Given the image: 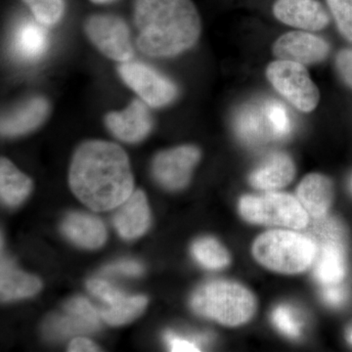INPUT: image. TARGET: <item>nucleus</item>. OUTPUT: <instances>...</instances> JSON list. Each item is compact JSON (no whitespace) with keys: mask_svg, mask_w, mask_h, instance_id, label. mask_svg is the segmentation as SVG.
Returning a JSON list of instances; mask_svg holds the SVG:
<instances>
[{"mask_svg":"<svg viewBox=\"0 0 352 352\" xmlns=\"http://www.w3.org/2000/svg\"><path fill=\"white\" fill-rule=\"evenodd\" d=\"M69 183L76 198L94 212L119 207L134 188L126 153L115 143L101 140L87 141L76 149Z\"/></svg>","mask_w":352,"mask_h":352,"instance_id":"nucleus-1","label":"nucleus"},{"mask_svg":"<svg viewBox=\"0 0 352 352\" xmlns=\"http://www.w3.org/2000/svg\"><path fill=\"white\" fill-rule=\"evenodd\" d=\"M138 45L152 57H173L200 38L201 19L192 0H135Z\"/></svg>","mask_w":352,"mask_h":352,"instance_id":"nucleus-2","label":"nucleus"},{"mask_svg":"<svg viewBox=\"0 0 352 352\" xmlns=\"http://www.w3.org/2000/svg\"><path fill=\"white\" fill-rule=\"evenodd\" d=\"M190 305L197 314L230 327L247 323L256 310L252 292L242 285L223 280L201 285L194 292Z\"/></svg>","mask_w":352,"mask_h":352,"instance_id":"nucleus-3","label":"nucleus"},{"mask_svg":"<svg viewBox=\"0 0 352 352\" xmlns=\"http://www.w3.org/2000/svg\"><path fill=\"white\" fill-rule=\"evenodd\" d=\"M317 247L307 235L273 230L254 241L252 254L264 267L283 274L303 272L314 263Z\"/></svg>","mask_w":352,"mask_h":352,"instance_id":"nucleus-4","label":"nucleus"},{"mask_svg":"<svg viewBox=\"0 0 352 352\" xmlns=\"http://www.w3.org/2000/svg\"><path fill=\"white\" fill-rule=\"evenodd\" d=\"M241 217L252 223L288 227L302 230L309 223V214L298 199L285 193L245 196L239 201Z\"/></svg>","mask_w":352,"mask_h":352,"instance_id":"nucleus-5","label":"nucleus"},{"mask_svg":"<svg viewBox=\"0 0 352 352\" xmlns=\"http://www.w3.org/2000/svg\"><path fill=\"white\" fill-rule=\"evenodd\" d=\"M266 76L280 94L302 112H311L318 104L320 94L307 69L296 62L278 60L270 64Z\"/></svg>","mask_w":352,"mask_h":352,"instance_id":"nucleus-6","label":"nucleus"},{"mask_svg":"<svg viewBox=\"0 0 352 352\" xmlns=\"http://www.w3.org/2000/svg\"><path fill=\"white\" fill-rule=\"evenodd\" d=\"M85 31L95 47L106 57L124 63L133 56L129 28L117 16L111 14L90 16L85 22Z\"/></svg>","mask_w":352,"mask_h":352,"instance_id":"nucleus-7","label":"nucleus"},{"mask_svg":"<svg viewBox=\"0 0 352 352\" xmlns=\"http://www.w3.org/2000/svg\"><path fill=\"white\" fill-rule=\"evenodd\" d=\"M119 73L122 80L151 107L168 105L177 95L175 83L147 65L124 62L120 65Z\"/></svg>","mask_w":352,"mask_h":352,"instance_id":"nucleus-8","label":"nucleus"},{"mask_svg":"<svg viewBox=\"0 0 352 352\" xmlns=\"http://www.w3.org/2000/svg\"><path fill=\"white\" fill-rule=\"evenodd\" d=\"M201 153L194 146H180L159 153L153 162V173L162 186L168 190L184 188L191 179L192 171Z\"/></svg>","mask_w":352,"mask_h":352,"instance_id":"nucleus-9","label":"nucleus"},{"mask_svg":"<svg viewBox=\"0 0 352 352\" xmlns=\"http://www.w3.org/2000/svg\"><path fill=\"white\" fill-rule=\"evenodd\" d=\"M329 51V44L324 39L303 32L285 34L273 45V53L280 60L302 65L323 61Z\"/></svg>","mask_w":352,"mask_h":352,"instance_id":"nucleus-10","label":"nucleus"},{"mask_svg":"<svg viewBox=\"0 0 352 352\" xmlns=\"http://www.w3.org/2000/svg\"><path fill=\"white\" fill-rule=\"evenodd\" d=\"M273 13L284 24L307 31H320L330 22L327 11L317 0H278Z\"/></svg>","mask_w":352,"mask_h":352,"instance_id":"nucleus-11","label":"nucleus"},{"mask_svg":"<svg viewBox=\"0 0 352 352\" xmlns=\"http://www.w3.org/2000/svg\"><path fill=\"white\" fill-rule=\"evenodd\" d=\"M106 124L120 140L136 143L151 131L152 118L145 102L134 100L124 110L108 113Z\"/></svg>","mask_w":352,"mask_h":352,"instance_id":"nucleus-12","label":"nucleus"},{"mask_svg":"<svg viewBox=\"0 0 352 352\" xmlns=\"http://www.w3.org/2000/svg\"><path fill=\"white\" fill-rule=\"evenodd\" d=\"M113 223L120 237L126 240L140 237L148 230L151 214L147 199L141 190L132 192L122 205L116 208Z\"/></svg>","mask_w":352,"mask_h":352,"instance_id":"nucleus-13","label":"nucleus"},{"mask_svg":"<svg viewBox=\"0 0 352 352\" xmlns=\"http://www.w3.org/2000/svg\"><path fill=\"white\" fill-rule=\"evenodd\" d=\"M45 25L32 20H23L14 30L11 48L14 56L23 62H36L45 54L50 38Z\"/></svg>","mask_w":352,"mask_h":352,"instance_id":"nucleus-14","label":"nucleus"},{"mask_svg":"<svg viewBox=\"0 0 352 352\" xmlns=\"http://www.w3.org/2000/svg\"><path fill=\"white\" fill-rule=\"evenodd\" d=\"M50 112V103L43 97H34L19 107L6 113L1 119L2 135L14 138L36 129Z\"/></svg>","mask_w":352,"mask_h":352,"instance_id":"nucleus-15","label":"nucleus"},{"mask_svg":"<svg viewBox=\"0 0 352 352\" xmlns=\"http://www.w3.org/2000/svg\"><path fill=\"white\" fill-rule=\"evenodd\" d=\"M64 235L74 244L85 249H97L106 242L107 232L103 222L94 215L72 212L61 224Z\"/></svg>","mask_w":352,"mask_h":352,"instance_id":"nucleus-16","label":"nucleus"},{"mask_svg":"<svg viewBox=\"0 0 352 352\" xmlns=\"http://www.w3.org/2000/svg\"><path fill=\"white\" fill-rule=\"evenodd\" d=\"M316 247L315 277L323 285L340 283L346 271V241H326Z\"/></svg>","mask_w":352,"mask_h":352,"instance_id":"nucleus-17","label":"nucleus"},{"mask_svg":"<svg viewBox=\"0 0 352 352\" xmlns=\"http://www.w3.org/2000/svg\"><path fill=\"white\" fill-rule=\"evenodd\" d=\"M296 195L312 219H320L327 215L332 205L333 184L326 176L311 173L298 185Z\"/></svg>","mask_w":352,"mask_h":352,"instance_id":"nucleus-18","label":"nucleus"},{"mask_svg":"<svg viewBox=\"0 0 352 352\" xmlns=\"http://www.w3.org/2000/svg\"><path fill=\"white\" fill-rule=\"evenodd\" d=\"M295 164L284 153L270 155L250 177L254 188L273 191L283 188L295 177Z\"/></svg>","mask_w":352,"mask_h":352,"instance_id":"nucleus-19","label":"nucleus"},{"mask_svg":"<svg viewBox=\"0 0 352 352\" xmlns=\"http://www.w3.org/2000/svg\"><path fill=\"white\" fill-rule=\"evenodd\" d=\"M41 289L38 277L23 272L7 256H1L0 265V296L2 302L20 300L36 295Z\"/></svg>","mask_w":352,"mask_h":352,"instance_id":"nucleus-20","label":"nucleus"},{"mask_svg":"<svg viewBox=\"0 0 352 352\" xmlns=\"http://www.w3.org/2000/svg\"><path fill=\"white\" fill-rule=\"evenodd\" d=\"M32 180L6 157L0 162V196L9 207H17L31 193Z\"/></svg>","mask_w":352,"mask_h":352,"instance_id":"nucleus-21","label":"nucleus"},{"mask_svg":"<svg viewBox=\"0 0 352 352\" xmlns=\"http://www.w3.org/2000/svg\"><path fill=\"white\" fill-rule=\"evenodd\" d=\"M238 136L248 144H259L274 136L270 122L263 112L256 107H247L238 113L235 120Z\"/></svg>","mask_w":352,"mask_h":352,"instance_id":"nucleus-22","label":"nucleus"},{"mask_svg":"<svg viewBox=\"0 0 352 352\" xmlns=\"http://www.w3.org/2000/svg\"><path fill=\"white\" fill-rule=\"evenodd\" d=\"M145 296H120L108 307L100 310L101 318L110 325L118 326L129 323L144 311L147 305Z\"/></svg>","mask_w":352,"mask_h":352,"instance_id":"nucleus-23","label":"nucleus"},{"mask_svg":"<svg viewBox=\"0 0 352 352\" xmlns=\"http://www.w3.org/2000/svg\"><path fill=\"white\" fill-rule=\"evenodd\" d=\"M194 258L204 267L217 270L230 263V256L219 241L210 237L200 238L192 245Z\"/></svg>","mask_w":352,"mask_h":352,"instance_id":"nucleus-24","label":"nucleus"},{"mask_svg":"<svg viewBox=\"0 0 352 352\" xmlns=\"http://www.w3.org/2000/svg\"><path fill=\"white\" fill-rule=\"evenodd\" d=\"M38 22L45 27L56 25L63 17L64 0H24Z\"/></svg>","mask_w":352,"mask_h":352,"instance_id":"nucleus-25","label":"nucleus"},{"mask_svg":"<svg viewBox=\"0 0 352 352\" xmlns=\"http://www.w3.org/2000/svg\"><path fill=\"white\" fill-rule=\"evenodd\" d=\"M66 315L54 322V328L60 335L69 336L74 333L92 332L98 329L99 324L90 320L80 314L66 309Z\"/></svg>","mask_w":352,"mask_h":352,"instance_id":"nucleus-26","label":"nucleus"},{"mask_svg":"<svg viewBox=\"0 0 352 352\" xmlns=\"http://www.w3.org/2000/svg\"><path fill=\"white\" fill-rule=\"evenodd\" d=\"M263 110L275 138L288 135L291 131V120L283 104L274 100L270 101L264 105Z\"/></svg>","mask_w":352,"mask_h":352,"instance_id":"nucleus-27","label":"nucleus"},{"mask_svg":"<svg viewBox=\"0 0 352 352\" xmlns=\"http://www.w3.org/2000/svg\"><path fill=\"white\" fill-rule=\"evenodd\" d=\"M272 321L282 333L289 338H298L302 333V322L293 308L279 305L272 312Z\"/></svg>","mask_w":352,"mask_h":352,"instance_id":"nucleus-28","label":"nucleus"},{"mask_svg":"<svg viewBox=\"0 0 352 352\" xmlns=\"http://www.w3.org/2000/svg\"><path fill=\"white\" fill-rule=\"evenodd\" d=\"M340 32L352 43V0H327Z\"/></svg>","mask_w":352,"mask_h":352,"instance_id":"nucleus-29","label":"nucleus"},{"mask_svg":"<svg viewBox=\"0 0 352 352\" xmlns=\"http://www.w3.org/2000/svg\"><path fill=\"white\" fill-rule=\"evenodd\" d=\"M164 340L170 347V351L173 352H193L200 351L201 342H206L207 338L198 337L195 339H187V338L179 337L173 332H166L164 335Z\"/></svg>","mask_w":352,"mask_h":352,"instance_id":"nucleus-30","label":"nucleus"},{"mask_svg":"<svg viewBox=\"0 0 352 352\" xmlns=\"http://www.w3.org/2000/svg\"><path fill=\"white\" fill-rule=\"evenodd\" d=\"M87 289L96 296L97 298H100L107 305H111L120 298V296H124V294L122 292L119 291L112 285L108 283V282L102 281V280L92 279L89 280L87 284Z\"/></svg>","mask_w":352,"mask_h":352,"instance_id":"nucleus-31","label":"nucleus"},{"mask_svg":"<svg viewBox=\"0 0 352 352\" xmlns=\"http://www.w3.org/2000/svg\"><path fill=\"white\" fill-rule=\"evenodd\" d=\"M105 271L109 273L126 275V276L138 277L144 272V267L138 261H124L110 264L105 268Z\"/></svg>","mask_w":352,"mask_h":352,"instance_id":"nucleus-32","label":"nucleus"},{"mask_svg":"<svg viewBox=\"0 0 352 352\" xmlns=\"http://www.w3.org/2000/svg\"><path fill=\"white\" fill-rule=\"evenodd\" d=\"M336 64L344 82L352 88V50L340 51Z\"/></svg>","mask_w":352,"mask_h":352,"instance_id":"nucleus-33","label":"nucleus"},{"mask_svg":"<svg viewBox=\"0 0 352 352\" xmlns=\"http://www.w3.org/2000/svg\"><path fill=\"white\" fill-rule=\"evenodd\" d=\"M324 300L333 307H340L346 302V291L339 284L325 285L322 292Z\"/></svg>","mask_w":352,"mask_h":352,"instance_id":"nucleus-34","label":"nucleus"},{"mask_svg":"<svg viewBox=\"0 0 352 352\" xmlns=\"http://www.w3.org/2000/svg\"><path fill=\"white\" fill-rule=\"evenodd\" d=\"M68 351L71 352H92L100 351V349L91 340L85 339V338H76L72 340Z\"/></svg>","mask_w":352,"mask_h":352,"instance_id":"nucleus-35","label":"nucleus"},{"mask_svg":"<svg viewBox=\"0 0 352 352\" xmlns=\"http://www.w3.org/2000/svg\"><path fill=\"white\" fill-rule=\"evenodd\" d=\"M90 1L94 2L95 4H107L115 1V0H90Z\"/></svg>","mask_w":352,"mask_h":352,"instance_id":"nucleus-36","label":"nucleus"},{"mask_svg":"<svg viewBox=\"0 0 352 352\" xmlns=\"http://www.w3.org/2000/svg\"><path fill=\"white\" fill-rule=\"evenodd\" d=\"M351 190H352V177H351Z\"/></svg>","mask_w":352,"mask_h":352,"instance_id":"nucleus-37","label":"nucleus"},{"mask_svg":"<svg viewBox=\"0 0 352 352\" xmlns=\"http://www.w3.org/2000/svg\"><path fill=\"white\" fill-rule=\"evenodd\" d=\"M351 340H352V333H351Z\"/></svg>","mask_w":352,"mask_h":352,"instance_id":"nucleus-38","label":"nucleus"}]
</instances>
